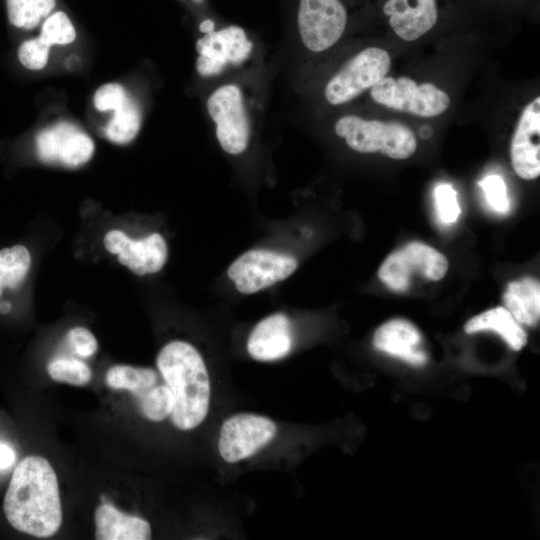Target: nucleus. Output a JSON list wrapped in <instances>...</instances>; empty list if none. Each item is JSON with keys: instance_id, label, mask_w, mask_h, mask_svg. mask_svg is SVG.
<instances>
[{"instance_id": "1", "label": "nucleus", "mask_w": 540, "mask_h": 540, "mask_svg": "<svg viewBox=\"0 0 540 540\" xmlns=\"http://www.w3.org/2000/svg\"><path fill=\"white\" fill-rule=\"evenodd\" d=\"M3 509L9 524L22 533L47 538L58 531L62 523L58 479L46 459L29 456L19 462Z\"/></svg>"}, {"instance_id": "2", "label": "nucleus", "mask_w": 540, "mask_h": 540, "mask_svg": "<svg viewBox=\"0 0 540 540\" xmlns=\"http://www.w3.org/2000/svg\"><path fill=\"white\" fill-rule=\"evenodd\" d=\"M156 364L174 398L173 424L181 430L194 429L208 413L211 392L200 353L187 342L172 341L160 350Z\"/></svg>"}, {"instance_id": "3", "label": "nucleus", "mask_w": 540, "mask_h": 540, "mask_svg": "<svg viewBox=\"0 0 540 540\" xmlns=\"http://www.w3.org/2000/svg\"><path fill=\"white\" fill-rule=\"evenodd\" d=\"M334 130L352 150L360 153L380 152L393 159H407L417 147L413 131L398 122L346 115L336 121Z\"/></svg>"}, {"instance_id": "4", "label": "nucleus", "mask_w": 540, "mask_h": 540, "mask_svg": "<svg viewBox=\"0 0 540 540\" xmlns=\"http://www.w3.org/2000/svg\"><path fill=\"white\" fill-rule=\"evenodd\" d=\"M391 57L379 47H368L349 59L327 82L324 95L331 105L347 103L372 88L389 72Z\"/></svg>"}, {"instance_id": "5", "label": "nucleus", "mask_w": 540, "mask_h": 540, "mask_svg": "<svg viewBox=\"0 0 540 540\" xmlns=\"http://www.w3.org/2000/svg\"><path fill=\"white\" fill-rule=\"evenodd\" d=\"M372 99L387 108L419 117H436L450 105L446 92L432 83L418 84L409 77L385 76L372 88Z\"/></svg>"}, {"instance_id": "6", "label": "nucleus", "mask_w": 540, "mask_h": 540, "mask_svg": "<svg viewBox=\"0 0 540 540\" xmlns=\"http://www.w3.org/2000/svg\"><path fill=\"white\" fill-rule=\"evenodd\" d=\"M345 0H299L297 28L304 46L322 52L343 35L349 21Z\"/></svg>"}, {"instance_id": "7", "label": "nucleus", "mask_w": 540, "mask_h": 540, "mask_svg": "<svg viewBox=\"0 0 540 540\" xmlns=\"http://www.w3.org/2000/svg\"><path fill=\"white\" fill-rule=\"evenodd\" d=\"M447 269L448 261L443 254L415 241L390 254L380 266L378 276L390 289L403 292L408 289L413 274L437 281L445 276Z\"/></svg>"}, {"instance_id": "8", "label": "nucleus", "mask_w": 540, "mask_h": 540, "mask_svg": "<svg viewBox=\"0 0 540 540\" xmlns=\"http://www.w3.org/2000/svg\"><path fill=\"white\" fill-rule=\"evenodd\" d=\"M207 110L216 124V137L222 149L232 155L244 152L250 127L240 88L234 84L218 87L208 97Z\"/></svg>"}, {"instance_id": "9", "label": "nucleus", "mask_w": 540, "mask_h": 540, "mask_svg": "<svg viewBox=\"0 0 540 540\" xmlns=\"http://www.w3.org/2000/svg\"><path fill=\"white\" fill-rule=\"evenodd\" d=\"M298 266L290 255L267 249H252L239 256L228 268V277L243 294L263 290L289 277Z\"/></svg>"}, {"instance_id": "10", "label": "nucleus", "mask_w": 540, "mask_h": 540, "mask_svg": "<svg viewBox=\"0 0 540 540\" xmlns=\"http://www.w3.org/2000/svg\"><path fill=\"white\" fill-rule=\"evenodd\" d=\"M275 423L264 416L242 413L228 418L220 430L218 449L229 463L249 458L275 436Z\"/></svg>"}, {"instance_id": "11", "label": "nucleus", "mask_w": 540, "mask_h": 540, "mask_svg": "<svg viewBox=\"0 0 540 540\" xmlns=\"http://www.w3.org/2000/svg\"><path fill=\"white\" fill-rule=\"evenodd\" d=\"M253 48L245 30L238 25H230L218 31L212 30L198 39L196 49L197 72L203 76L220 74L227 64L237 65L245 61Z\"/></svg>"}, {"instance_id": "12", "label": "nucleus", "mask_w": 540, "mask_h": 540, "mask_svg": "<svg viewBox=\"0 0 540 540\" xmlns=\"http://www.w3.org/2000/svg\"><path fill=\"white\" fill-rule=\"evenodd\" d=\"M36 149L43 162L77 167L91 159L94 142L75 125L59 122L37 135Z\"/></svg>"}, {"instance_id": "13", "label": "nucleus", "mask_w": 540, "mask_h": 540, "mask_svg": "<svg viewBox=\"0 0 540 540\" xmlns=\"http://www.w3.org/2000/svg\"><path fill=\"white\" fill-rule=\"evenodd\" d=\"M104 246L117 255L122 265L140 276L158 272L167 260V244L157 232L134 240L120 230H111L104 236Z\"/></svg>"}, {"instance_id": "14", "label": "nucleus", "mask_w": 540, "mask_h": 540, "mask_svg": "<svg viewBox=\"0 0 540 540\" xmlns=\"http://www.w3.org/2000/svg\"><path fill=\"white\" fill-rule=\"evenodd\" d=\"M511 164L516 174L525 180L540 175V97L533 99L522 111L510 146Z\"/></svg>"}, {"instance_id": "15", "label": "nucleus", "mask_w": 540, "mask_h": 540, "mask_svg": "<svg viewBox=\"0 0 540 540\" xmlns=\"http://www.w3.org/2000/svg\"><path fill=\"white\" fill-rule=\"evenodd\" d=\"M381 9L394 33L408 42L431 31L440 16L438 0H382Z\"/></svg>"}, {"instance_id": "16", "label": "nucleus", "mask_w": 540, "mask_h": 540, "mask_svg": "<svg viewBox=\"0 0 540 540\" xmlns=\"http://www.w3.org/2000/svg\"><path fill=\"white\" fill-rule=\"evenodd\" d=\"M422 336L410 322L402 319L390 320L375 332L373 344L378 350L413 365L422 366L427 361L420 348Z\"/></svg>"}, {"instance_id": "17", "label": "nucleus", "mask_w": 540, "mask_h": 540, "mask_svg": "<svg viewBox=\"0 0 540 540\" xmlns=\"http://www.w3.org/2000/svg\"><path fill=\"white\" fill-rule=\"evenodd\" d=\"M291 347V325L283 313H275L261 320L247 341L249 354L259 361L280 359L289 353Z\"/></svg>"}, {"instance_id": "18", "label": "nucleus", "mask_w": 540, "mask_h": 540, "mask_svg": "<svg viewBox=\"0 0 540 540\" xmlns=\"http://www.w3.org/2000/svg\"><path fill=\"white\" fill-rule=\"evenodd\" d=\"M95 525V538L98 540H147L151 538V527L146 520L125 514L111 504H102L96 509Z\"/></svg>"}, {"instance_id": "19", "label": "nucleus", "mask_w": 540, "mask_h": 540, "mask_svg": "<svg viewBox=\"0 0 540 540\" xmlns=\"http://www.w3.org/2000/svg\"><path fill=\"white\" fill-rule=\"evenodd\" d=\"M464 328L467 333L497 332L516 351L527 343L526 332L505 307H495L471 318Z\"/></svg>"}, {"instance_id": "20", "label": "nucleus", "mask_w": 540, "mask_h": 540, "mask_svg": "<svg viewBox=\"0 0 540 540\" xmlns=\"http://www.w3.org/2000/svg\"><path fill=\"white\" fill-rule=\"evenodd\" d=\"M505 308L517 322L535 325L540 317V285L532 278L513 281L503 295Z\"/></svg>"}, {"instance_id": "21", "label": "nucleus", "mask_w": 540, "mask_h": 540, "mask_svg": "<svg viewBox=\"0 0 540 540\" xmlns=\"http://www.w3.org/2000/svg\"><path fill=\"white\" fill-rule=\"evenodd\" d=\"M157 382V374L150 368H137L129 365H115L106 374L108 387L128 390L137 398Z\"/></svg>"}, {"instance_id": "22", "label": "nucleus", "mask_w": 540, "mask_h": 540, "mask_svg": "<svg viewBox=\"0 0 540 540\" xmlns=\"http://www.w3.org/2000/svg\"><path fill=\"white\" fill-rule=\"evenodd\" d=\"M141 116L134 102L127 98L124 104L114 111L108 122L105 133L107 138L116 144H126L132 141L139 132Z\"/></svg>"}, {"instance_id": "23", "label": "nucleus", "mask_w": 540, "mask_h": 540, "mask_svg": "<svg viewBox=\"0 0 540 540\" xmlns=\"http://www.w3.org/2000/svg\"><path fill=\"white\" fill-rule=\"evenodd\" d=\"M31 266V255L23 245L0 250V276L4 286L18 288L26 278Z\"/></svg>"}, {"instance_id": "24", "label": "nucleus", "mask_w": 540, "mask_h": 540, "mask_svg": "<svg viewBox=\"0 0 540 540\" xmlns=\"http://www.w3.org/2000/svg\"><path fill=\"white\" fill-rule=\"evenodd\" d=\"M54 6L55 0H7L9 21L16 27L32 29Z\"/></svg>"}, {"instance_id": "25", "label": "nucleus", "mask_w": 540, "mask_h": 540, "mask_svg": "<svg viewBox=\"0 0 540 540\" xmlns=\"http://www.w3.org/2000/svg\"><path fill=\"white\" fill-rule=\"evenodd\" d=\"M138 399L143 415L151 421H162L171 415L174 398L167 385H154Z\"/></svg>"}, {"instance_id": "26", "label": "nucleus", "mask_w": 540, "mask_h": 540, "mask_svg": "<svg viewBox=\"0 0 540 540\" xmlns=\"http://www.w3.org/2000/svg\"><path fill=\"white\" fill-rule=\"evenodd\" d=\"M47 371L54 381L74 386H84L92 378V372L88 365L73 358L54 359L49 362Z\"/></svg>"}, {"instance_id": "27", "label": "nucleus", "mask_w": 540, "mask_h": 540, "mask_svg": "<svg viewBox=\"0 0 540 540\" xmlns=\"http://www.w3.org/2000/svg\"><path fill=\"white\" fill-rule=\"evenodd\" d=\"M75 29L63 12H56L48 17L41 30L40 37L51 45H66L74 41Z\"/></svg>"}, {"instance_id": "28", "label": "nucleus", "mask_w": 540, "mask_h": 540, "mask_svg": "<svg viewBox=\"0 0 540 540\" xmlns=\"http://www.w3.org/2000/svg\"><path fill=\"white\" fill-rule=\"evenodd\" d=\"M434 199L439 220L446 225L457 221L461 208L457 192L450 184H440L434 190Z\"/></svg>"}, {"instance_id": "29", "label": "nucleus", "mask_w": 540, "mask_h": 540, "mask_svg": "<svg viewBox=\"0 0 540 540\" xmlns=\"http://www.w3.org/2000/svg\"><path fill=\"white\" fill-rule=\"evenodd\" d=\"M489 206L498 213L510 210V201L504 180L496 174L488 175L479 182Z\"/></svg>"}, {"instance_id": "30", "label": "nucleus", "mask_w": 540, "mask_h": 540, "mask_svg": "<svg viewBox=\"0 0 540 540\" xmlns=\"http://www.w3.org/2000/svg\"><path fill=\"white\" fill-rule=\"evenodd\" d=\"M50 45L40 36L23 42L18 48V59L26 68L39 70L46 66Z\"/></svg>"}, {"instance_id": "31", "label": "nucleus", "mask_w": 540, "mask_h": 540, "mask_svg": "<svg viewBox=\"0 0 540 540\" xmlns=\"http://www.w3.org/2000/svg\"><path fill=\"white\" fill-rule=\"evenodd\" d=\"M124 88L116 83L101 86L94 95V105L99 111H115L127 100Z\"/></svg>"}, {"instance_id": "32", "label": "nucleus", "mask_w": 540, "mask_h": 540, "mask_svg": "<svg viewBox=\"0 0 540 540\" xmlns=\"http://www.w3.org/2000/svg\"><path fill=\"white\" fill-rule=\"evenodd\" d=\"M67 340L74 352L81 357H90L98 349L95 336L84 327H74L69 330Z\"/></svg>"}, {"instance_id": "33", "label": "nucleus", "mask_w": 540, "mask_h": 540, "mask_svg": "<svg viewBox=\"0 0 540 540\" xmlns=\"http://www.w3.org/2000/svg\"><path fill=\"white\" fill-rule=\"evenodd\" d=\"M14 461V450L10 446L0 443V470L10 467Z\"/></svg>"}, {"instance_id": "34", "label": "nucleus", "mask_w": 540, "mask_h": 540, "mask_svg": "<svg viewBox=\"0 0 540 540\" xmlns=\"http://www.w3.org/2000/svg\"><path fill=\"white\" fill-rule=\"evenodd\" d=\"M214 28H215V23L211 19H206L202 21L199 26L200 32L204 34L214 30Z\"/></svg>"}, {"instance_id": "35", "label": "nucleus", "mask_w": 540, "mask_h": 540, "mask_svg": "<svg viewBox=\"0 0 540 540\" xmlns=\"http://www.w3.org/2000/svg\"><path fill=\"white\" fill-rule=\"evenodd\" d=\"M11 310V304L8 301L0 303V313L7 314Z\"/></svg>"}, {"instance_id": "36", "label": "nucleus", "mask_w": 540, "mask_h": 540, "mask_svg": "<svg viewBox=\"0 0 540 540\" xmlns=\"http://www.w3.org/2000/svg\"><path fill=\"white\" fill-rule=\"evenodd\" d=\"M4 287H5V286H4V283H3L2 278H1V276H0V296H1V294H2V291H3V288H4Z\"/></svg>"}, {"instance_id": "37", "label": "nucleus", "mask_w": 540, "mask_h": 540, "mask_svg": "<svg viewBox=\"0 0 540 540\" xmlns=\"http://www.w3.org/2000/svg\"><path fill=\"white\" fill-rule=\"evenodd\" d=\"M194 2L198 3V4H201L204 2V0H193Z\"/></svg>"}]
</instances>
